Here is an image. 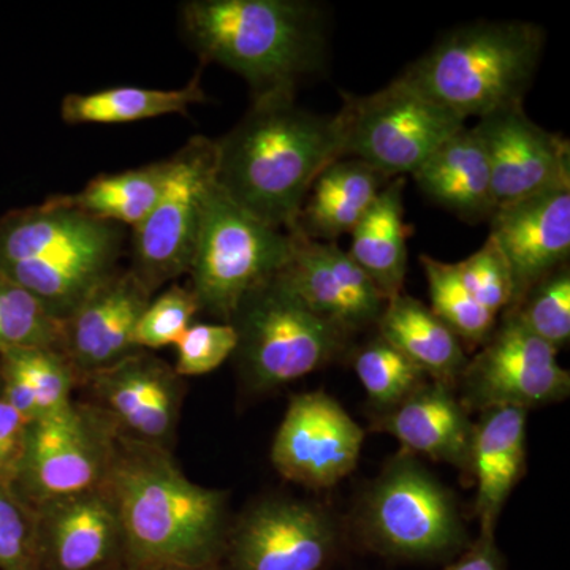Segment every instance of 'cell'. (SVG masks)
<instances>
[{"label": "cell", "mask_w": 570, "mask_h": 570, "mask_svg": "<svg viewBox=\"0 0 570 570\" xmlns=\"http://www.w3.org/2000/svg\"><path fill=\"white\" fill-rule=\"evenodd\" d=\"M340 159L335 116L299 108L295 97L253 100L245 118L216 140V183L262 223L294 234L314 181Z\"/></svg>", "instance_id": "6da1fadb"}, {"label": "cell", "mask_w": 570, "mask_h": 570, "mask_svg": "<svg viewBox=\"0 0 570 570\" xmlns=\"http://www.w3.org/2000/svg\"><path fill=\"white\" fill-rule=\"evenodd\" d=\"M105 489L121 519L132 570L219 562L227 494L190 482L170 450L118 433Z\"/></svg>", "instance_id": "7a4b0ae2"}, {"label": "cell", "mask_w": 570, "mask_h": 570, "mask_svg": "<svg viewBox=\"0 0 570 570\" xmlns=\"http://www.w3.org/2000/svg\"><path fill=\"white\" fill-rule=\"evenodd\" d=\"M181 28L202 66L239 75L253 100L295 97L324 66V10L307 0H189Z\"/></svg>", "instance_id": "3957f363"}, {"label": "cell", "mask_w": 570, "mask_h": 570, "mask_svg": "<svg viewBox=\"0 0 570 570\" xmlns=\"http://www.w3.org/2000/svg\"><path fill=\"white\" fill-rule=\"evenodd\" d=\"M546 47L534 22L478 21L460 26L403 71L430 99L463 121L524 107Z\"/></svg>", "instance_id": "277c9868"}, {"label": "cell", "mask_w": 570, "mask_h": 570, "mask_svg": "<svg viewBox=\"0 0 570 570\" xmlns=\"http://www.w3.org/2000/svg\"><path fill=\"white\" fill-rule=\"evenodd\" d=\"M228 324L238 333L235 354L243 377L255 392L322 370L352 337L309 309L277 276L249 292Z\"/></svg>", "instance_id": "5b68a950"}, {"label": "cell", "mask_w": 570, "mask_h": 570, "mask_svg": "<svg viewBox=\"0 0 570 570\" xmlns=\"http://www.w3.org/2000/svg\"><path fill=\"white\" fill-rule=\"evenodd\" d=\"M292 249L294 234L262 223L214 183L187 272L200 311L228 324L242 299L284 268Z\"/></svg>", "instance_id": "8992f818"}, {"label": "cell", "mask_w": 570, "mask_h": 570, "mask_svg": "<svg viewBox=\"0 0 570 570\" xmlns=\"http://www.w3.org/2000/svg\"><path fill=\"white\" fill-rule=\"evenodd\" d=\"M341 154L376 168L390 179L414 175L439 146L466 127L403 75L376 92L341 91Z\"/></svg>", "instance_id": "52a82bcc"}, {"label": "cell", "mask_w": 570, "mask_h": 570, "mask_svg": "<svg viewBox=\"0 0 570 570\" xmlns=\"http://www.w3.org/2000/svg\"><path fill=\"white\" fill-rule=\"evenodd\" d=\"M118 430L92 403L71 401L32 420L11 489L31 509L51 499L97 490L107 482Z\"/></svg>", "instance_id": "ba28073f"}, {"label": "cell", "mask_w": 570, "mask_h": 570, "mask_svg": "<svg viewBox=\"0 0 570 570\" xmlns=\"http://www.w3.org/2000/svg\"><path fill=\"white\" fill-rule=\"evenodd\" d=\"M363 524L377 547L397 557L436 558L466 540L452 493L406 452L367 493Z\"/></svg>", "instance_id": "9c48e42d"}, {"label": "cell", "mask_w": 570, "mask_h": 570, "mask_svg": "<svg viewBox=\"0 0 570 570\" xmlns=\"http://www.w3.org/2000/svg\"><path fill=\"white\" fill-rule=\"evenodd\" d=\"M214 183L216 140L197 135L168 157L159 200L134 230L130 269L151 294L189 272Z\"/></svg>", "instance_id": "30bf717a"}, {"label": "cell", "mask_w": 570, "mask_h": 570, "mask_svg": "<svg viewBox=\"0 0 570 570\" xmlns=\"http://www.w3.org/2000/svg\"><path fill=\"white\" fill-rule=\"evenodd\" d=\"M461 403L480 412L560 403L570 393V373L558 351L532 335L512 313H502L493 333L460 377Z\"/></svg>", "instance_id": "8fae6325"}, {"label": "cell", "mask_w": 570, "mask_h": 570, "mask_svg": "<svg viewBox=\"0 0 570 570\" xmlns=\"http://www.w3.org/2000/svg\"><path fill=\"white\" fill-rule=\"evenodd\" d=\"M365 433L324 392L292 396L272 445V463L284 479L307 489H328L358 463Z\"/></svg>", "instance_id": "7c38bea8"}, {"label": "cell", "mask_w": 570, "mask_h": 570, "mask_svg": "<svg viewBox=\"0 0 570 570\" xmlns=\"http://www.w3.org/2000/svg\"><path fill=\"white\" fill-rule=\"evenodd\" d=\"M328 515L295 499L258 502L228 531L230 570H322L335 550Z\"/></svg>", "instance_id": "4fadbf2b"}, {"label": "cell", "mask_w": 570, "mask_h": 570, "mask_svg": "<svg viewBox=\"0 0 570 570\" xmlns=\"http://www.w3.org/2000/svg\"><path fill=\"white\" fill-rule=\"evenodd\" d=\"M32 510L36 570H132L121 519L105 485Z\"/></svg>", "instance_id": "5bb4252c"}, {"label": "cell", "mask_w": 570, "mask_h": 570, "mask_svg": "<svg viewBox=\"0 0 570 570\" xmlns=\"http://www.w3.org/2000/svg\"><path fill=\"white\" fill-rule=\"evenodd\" d=\"M474 127L489 156L497 209L570 187L568 138L532 121L524 107L493 112Z\"/></svg>", "instance_id": "9a60e30c"}, {"label": "cell", "mask_w": 570, "mask_h": 570, "mask_svg": "<svg viewBox=\"0 0 570 570\" xmlns=\"http://www.w3.org/2000/svg\"><path fill=\"white\" fill-rule=\"evenodd\" d=\"M82 384L119 434L170 450L183 404V382L175 367L137 351Z\"/></svg>", "instance_id": "2e32d148"}, {"label": "cell", "mask_w": 570, "mask_h": 570, "mask_svg": "<svg viewBox=\"0 0 570 570\" xmlns=\"http://www.w3.org/2000/svg\"><path fill=\"white\" fill-rule=\"evenodd\" d=\"M309 309L354 336L377 326L387 298L336 243L294 232V249L276 275Z\"/></svg>", "instance_id": "e0dca14e"}, {"label": "cell", "mask_w": 570, "mask_h": 570, "mask_svg": "<svg viewBox=\"0 0 570 570\" xmlns=\"http://www.w3.org/2000/svg\"><path fill=\"white\" fill-rule=\"evenodd\" d=\"M151 296L132 269H116L62 322L59 351L80 384L138 351L135 328Z\"/></svg>", "instance_id": "ac0fdd59"}, {"label": "cell", "mask_w": 570, "mask_h": 570, "mask_svg": "<svg viewBox=\"0 0 570 570\" xmlns=\"http://www.w3.org/2000/svg\"><path fill=\"white\" fill-rule=\"evenodd\" d=\"M489 223V236L501 249L512 275V307L543 276L569 264L570 187L499 208Z\"/></svg>", "instance_id": "d6986e66"}, {"label": "cell", "mask_w": 570, "mask_h": 570, "mask_svg": "<svg viewBox=\"0 0 570 570\" xmlns=\"http://www.w3.org/2000/svg\"><path fill=\"white\" fill-rule=\"evenodd\" d=\"M374 428L392 434L411 455L419 453L461 471L471 468L474 425L448 384L430 379L403 403L384 412Z\"/></svg>", "instance_id": "ffe728a7"}, {"label": "cell", "mask_w": 570, "mask_h": 570, "mask_svg": "<svg viewBox=\"0 0 570 570\" xmlns=\"http://www.w3.org/2000/svg\"><path fill=\"white\" fill-rule=\"evenodd\" d=\"M434 204L466 223L490 220L497 212L485 145L475 127H463L412 175Z\"/></svg>", "instance_id": "44dd1931"}, {"label": "cell", "mask_w": 570, "mask_h": 570, "mask_svg": "<svg viewBox=\"0 0 570 570\" xmlns=\"http://www.w3.org/2000/svg\"><path fill=\"white\" fill-rule=\"evenodd\" d=\"M527 414L517 407L482 412L474 426L471 468L478 480L475 513L480 534H494L497 521L527 466Z\"/></svg>", "instance_id": "7402d4cb"}, {"label": "cell", "mask_w": 570, "mask_h": 570, "mask_svg": "<svg viewBox=\"0 0 570 570\" xmlns=\"http://www.w3.org/2000/svg\"><path fill=\"white\" fill-rule=\"evenodd\" d=\"M389 181V176L362 160H336L311 187L296 232L317 242L336 243L340 236L354 232Z\"/></svg>", "instance_id": "603a6c76"}, {"label": "cell", "mask_w": 570, "mask_h": 570, "mask_svg": "<svg viewBox=\"0 0 570 570\" xmlns=\"http://www.w3.org/2000/svg\"><path fill=\"white\" fill-rule=\"evenodd\" d=\"M377 332L431 381L455 387L468 365L459 336L430 307L404 292L387 299Z\"/></svg>", "instance_id": "cb8c5ba5"}, {"label": "cell", "mask_w": 570, "mask_h": 570, "mask_svg": "<svg viewBox=\"0 0 570 570\" xmlns=\"http://www.w3.org/2000/svg\"><path fill=\"white\" fill-rule=\"evenodd\" d=\"M406 178H393L352 232L347 250L385 298L403 292L407 272V238L414 228L404 220Z\"/></svg>", "instance_id": "d4e9b609"}, {"label": "cell", "mask_w": 570, "mask_h": 570, "mask_svg": "<svg viewBox=\"0 0 570 570\" xmlns=\"http://www.w3.org/2000/svg\"><path fill=\"white\" fill-rule=\"evenodd\" d=\"M77 373L56 347L14 348L0 355V395L29 422L71 403Z\"/></svg>", "instance_id": "484cf974"}, {"label": "cell", "mask_w": 570, "mask_h": 570, "mask_svg": "<svg viewBox=\"0 0 570 570\" xmlns=\"http://www.w3.org/2000/svg\"><path fill=\"white\" fill-rule=\"evenodd\" d=\"M206 102L202 88V67L178 89L118 86L88 94H67L61 104L66 124H129L168 115H186L193 105Z\"/></svg>", "instance_id": "4316f807"}, {"label": "cell", "mask_w": 570, "mask_h": 570, "mask_svg": "<svg viewBox=\"0 0 570 570\" xmlns=\"http://www.w3.org/2000/svg\"><path fill=\"white\" fill-rule=\"evenodd\" d=\"M167 174L168 159H165L132 170L97 176L80 193L58 195V198L94 219L121 227L127 225L135 230L159 200Z\"/></svg>", "instance_id": "83f0119b"}, {"label": "cell", "mask_w": 570, "mask_h": 570, "mask_svg": "<svg viewBox=\"0 0 570 570\" xmlns=\"http://www.w3.org/2000/svg\"><path fill=\"white\" fill-rule=\"evenodd\" d=\"M420 265L430 292V309L459 336L461 344L472 348L483 346L493 333L498 317L469 294L461 283L455 264L425 254L420 255Z\"/></svg>", "instance_id": "f1b7e54d"}, {"label": "cell", "mask_w": 570, "mask_h": 570, "mask_svg": "<svg viewBox=\"0 0 570 570\" xmlns=\"http://www.w3.org/2000/svg\"><path fill=\"white\" fill-rule=\"evenodd\" d=\"M354 366L371 403L384 412L392 411L430 381L403 352L379 335L360 348Z\"/></svg>", "instance_id": "f546056e"}, {"label": "cell", "mask_w": 570, "mask_h": 570, "mask_svg": "<svg viewBox=\"0 0 570 570\" xmlns=\"http://www.w3.org/2000/svg\"><path fill=\"white\" fill-rule=\"evenodd\" d=\"M62 322L24 287L0 275V355L14 348L61 347Z\"/></svg>", "instance_id": "4dcf8cb0"}, {"label": "cell", "mask_w": 570, "mask_h": 570, "mask_svg": "<svg viewBox=\"0 0 570 570\" xmlns=\"http://www.w3.org/2000/svg\"><path fill=\"white\" fill-rule=\"evenodd\" d=\"M512 313L532 335L551 347L568 346L570 340V268L569 264L554 269L538 281L515 306Z\"/></svg>", "instance_id": "1f68e13d"}, {"label": "cell", "mask_w": 570, "mask_h": 570, "mask_svg": "<svg viewBox=\"0 0 570 570\" xmlns=\"http://www.w3.org/2000/svg\"><path fill=\"white\" fill-rule=\"evenodd\" d=\"M200 313L197 298L189 287L171 285L146 306L135 328L134 343L138 351H156L175 344Z\"/></svg>", "instance_id": "d6a6232c"}, {"label": "cell", "mask_w": 570, "mask_h": 570, "mask_svg": "<svg viewBox=\"0 0 570 570\" xmlns=\"http://www.w3.org/2000/svg\"><path fill=\"white\" fill-rule=\"evenodd\" d=\"M461 283L469 294L494 317L512 307L513 281L508 262L493 239L487 238L478 253L455 264Z\"/></svg>", "instance_id": "836d02e7"}, {"label": "cell", "mask_w": 570, "mask_h": 570, "mask_svg": "<svg viewBox=\"0 0 570 570\" xmlns=\"http://www.w3.org/2000/svg\"><path fill=\"white\" fill-rule=\"evenodd\" d=\"M175 373L179 377L205 376L217 370L238 347L232 324H193L175 343Z\"/></svg>", "instance_id": "e575fe53"}, {"label": "cell", "mask_w": 570, "mask_h": 570, "mask_svg": "<svg viewBox=\"0 0 570 570\" xmlns=\"http://www.w3.org/2000/svg\"><path fill=\"white\" fill-rule=\"evenodd\" d=\"M33 510L0 480V570H36Z\"/></svg>", "instance_id": "d590c367"}, {"label": "cell", "mask_w": 570, "mask_h": 570, "mask_svg": "<svg viewBox=\"0 0 570 570\" xmlns=\"http://www.w3.org/2000/svg\"><path fill=\"white\" fill-rule=\"evenodd\" d=\"M29 420L0 395V480L13 483L24 453Z\"/></svg>", "instance_id": "8d00e7d4"}, {"label": "cell", "mask_w": 570, "mask_h": 570, "mask_svg": "<svg viewBox=\"0 0 570 570\" xmlns=\"http://www.w3.org/2000/svg\"><path fill=\"white\" fill-rule=\"evenodd\" d=\"M448 570H504L494 534H480L468 553Z\"/></svg>", "instance_id": "74e56055"}, {"label": "cell", "mask_w": 570, "mask_h": 570, "mask_svg": "<svg viewBox=\"0 0 570 570\" xmlns=\"http://www.w3.org/2000/svg\"><path fill=\"white\" fill-rule=\"evenodd\" d=\"M134 570H220L219 562L205 566H146Z\"/></svg>", "instance_id": "f35d334b"}]
</instances>
